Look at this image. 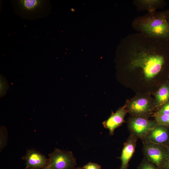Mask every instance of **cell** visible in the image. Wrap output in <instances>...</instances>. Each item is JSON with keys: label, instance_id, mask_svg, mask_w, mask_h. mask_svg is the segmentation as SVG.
Here are the masks:
<instances>
[{"label": "cell", "instance_id": "obj_1", "mask_svg": "<svg viewBox=\"0 0 169 169\" xmlns=\"http://www.w3.org/2000/svg\"><path fill=\"white\" fill-rule=\"evenodd\" d=\"M120 49L125 57L126 68L141 71L147 79L156 76L169 62V45L139 33L127 36Z\"/></svg>", "mask_w": 169, "mask_h": 169}, {"label": "cell", "instance_id": "obj_2", "mask_svg": "<svg viewBox=\"0 0 169 169\" xmlns=\"http://www.w3.org/2000/svg\"><path fill=\"white\" fill-rule=\"evenodd\" d=\"M131 26L138 33L169 45V22L164 11L147 13L137 16L132 20Z\"/></svg>", "mask_w": 169, "mask_h": 169}, {"label": "cell", "instance_id": "obj_3", "mask_svg": "<svg viewBox=\"0 0 169 169\" xmlns=\"http://www.w3.org/2000/svg\"><path fill=\"white\" fill-rule=\"evenodd\" d=\"M16 13L21 18L28 19L42 18L49 13V1L41 0H19L13 2Z\"/></svg>", "mask_w": 169, "mask_h": 169}, {"label": "cell", "instance_id": "obj_4", "mask_svg": "<svg viewBox=\"0 0 169 169\" xmlns=\"http://www.w3.org/2000/svg\"><path fill=\"white\" fill-rule=\"evenodd\" d=\"M142 143L144 157L159 169H162L167 156V145L148 141H143Z\"/></svg>", "mask_w": 169, "mask_h": 169}, {"label": "cell", "instance_id": "obj_5", "mask_svg": "<svg viewBox=\"0 0 169 169\" xmlns=\"http://www.w3.org/2000/svg\"><path fill=\"white\" fill-rule=\"evenodd\" d=\"M47 165L52 169H72L76 164L72 152L55 148L49 155Z\"/></svg>", "mask_w": 169, "mask_h": 169}, {"label": "cell", "instance_id": "obj_6", "mask_svg": "<svg viewBox=\"0 0 169 169\" xmlns=\"http://www.w3.org/2000/svg\"><path fill=\"white\" fill-rule=\"evenodd\" d=\"M157 124L155 120H149L147 118L141 116H132L128 120V128L130 134L142 141Z\"/></svg>", "mask_w": 169, "mask_h": 169}, {"label": "cell", "instance_id": "obj_7", "mask_svg": "<svg viewBox=\"0 0 169 169\" xmlns=\"http://www.w3.org/2000/svg\"><path fill=\"white\" fill-rule=\"evenodd\" d=\"M128 112L132 116L147 118L152 113L153 107L149 100L140 98L133 100L126 105Z\"/></svg>", "mask_w": 169, "mask_h": 169}, {"label": "cell", "instance_id": "obj_8", "mask_svg": "<svg viewBox=\"0 0 169 169\" xmlns=\"http://www.w3.org/2000/svg\"><path fill=\"white\" fill-rule=\"evenodd\" d=\"M143 141L165 145L169 144V126L158 123L148 133Z\"/></svg>", "mask_w": 169, "mask_h": 169}, {"label": "cell", "instance_id": "obj_9", "mask_svg": "<svg viewBox=\"0 0 169 169\" xmlns=\"http://www.w3.org/2000/svg\"><path fill=\"white\" fill-rule=\"evenodd\" d=\"M138 139L136 136L130 134L124 143L120 157L121 165L119 169H128L129 162L135 152Z\"/></svg>", "mask_w": 169, "mask_h": 169}, {"label": "cell", "instance_id": "obj_10", "mask_svg": "<svg viewBox=\"0 0 169 169\" xmlns=\"http://www.w3.org/2000/svg\"><path fill=\"white\" fill-rule=\"evenodd\" d=\"M127 112L125 105L115 113L112 112L108 119L103 122L104 127L109 130L110 135H113L115 130L124 122V117Z\"/></svg>", "mask_w": 169, "mask_h": 169}, {"label": "cell", "instance_id": "obj_11", "mask_svg": "<svg viewBox=\"0 0 169 169\" xmlns=\"http://www.w3.org/2000/svg\"><path fill=\"white\" fill-rule=\"evenodd\" d=\"M24 158L25 161L26 169H42L47 164L48 159L45 156L34 150L31 149L28 151Z\"/></svg>", "mask_w": 169, "mask_h": 169}, {"label": "cell", "instance_id": "obj_12", "mask_svg": "<svg viewBox=\"0 0 169 169\" xmlns=\"http://www.w3.org/2000/svg\"><path fill=\"white\" fill-rule=\"evenodd\" d=\"M132 3L137 10L146 11L147 13L157 11L166 4L163 0H134Z\"/></svg>", "mask_w": 169, "mask_h": 169}, {"label": "cell", "instance_id": "obj_13", "mask_svg": "<svg viewBox=\"0 0 169 169\" xmlns=\"http://www.w3.org/2000/svg\"><path fill=\"white\" fill-rule=\"evenodd\" d=\"M156 105L161 108L169 101V85L164 84L161 86L156 92Z\"/></svg>", "mask_w": 169, "mask_h": 169}, {"label": "cell", "instance_id": "obj_14", "mask_svg": "<svg viewBox=\"0 0 169 169\" xmlns=\"http://www.w3.org/2000/svg\"><path fill=\"white\" fill-rule=\"evenodd\" d=\"M154 116L155 120L158 124L169 126V115H158Z\"/></svg>", "mask_w": 169, "mask_h": 169}, {"label": "cell", "instance_id": "obj_15", "mask_svg": "<svg viewBox=\"0 0 169 169\" xmlns=\"http://www.w3.org/2000/svg\"><path fill=\"white\" fill-rule=\"evenodd\" d=\"M137 169H159L144 157L138 166Z\"/></svg>", "mask_w": 169, "mask_h": 169}, {"label": "cell", "instance_id": "obj_16", "mask_svg": "<svg viewBox=\"0 0 169 169\" xmlns=\"http://www.w3.org/2000/svg\"><path fill=\"white\" fill-rule=\"evenodd\" d=\"M6 130L4 127H1L0 130V147L2 150L6 145L7 142Z\"/></svg>", "mask_w": 169, "mask_h": 169}, {"label": "cell", "instance_id": "obj_17", "mask_svg": "<svg viewBox=\"0 0 169 169\" xmlns=\"http://www.w3.org/2000/svg\"><path fill=\"white\" fill-rule=\"evenodd\" d=\"M158 115H169V102L163 105L154 114V116Z\"/></svg>", "mask_w": 169, "mask_h": 169}, {"label": "cell", "instance_id": "obj_18", "mask_svg": "<svg viewBox=\"0 0 169 169\" xmlns=\"http://www.w3.org/2000/svg\"><path fill=\"white\" fill-rule=\"evenodd\" d=\"M84 169H101L100 166L98 164L92 162H90L84 166Z\"/></svg>", "mask_w": 169, "mask_h": 169}, {"label": "cell", "instance_id": "obj_19", "mask_svg": "<svg viewBox=\"0 0 169 169\" xmlns=\"http://www.w3.org/2000/svg\"><path fill=\"white\" fill-rule=\"evenodd\" d=\"M168 146V152L166 161L162 169H169V144Z\"/></svg>", "mask_w": 169, "mask_h": 169}, {"label": "cell", "instance_id": "obj_20", "mask_svg": "<svg viewBox=\"0 0 169 169\" xmlns=\"http://www.w3.org/2000/svg\"><path fill=\"white\" fill-rule=\"evenodd\" d=\"M167 19L169 22V9L164 11Z\"/></svg>", "mask_w": 169, "mask_h": 169}, {"label": "cell", "instance_id": "obj_21", "mask_svg": "<svg viewBox=\"0 0 169 169\" xmlns=\"http://www.w3.org/2000/svg\"><path fill=\"white\" fill-rule=\"evenodd\" d=\"M42 169H52L51 167L46 165Z\"/></svg>", "mask_w": 169, "mask_h": 169}, {"label": "cell", "instance_id": "obj_22", "mask_svg": "<svg viewBox=\"0 0 169 169\" xmlns=\"http://www.w3.org/2000/svg\"><path fill=\"white\" fill-rule=\"evenodd\" d=\"M75 169H84L83 168L78 167Z\"/></svg>", "mask_w": 169, "mask_h": 169}, {"label": "cell", "instance_id": "obj_23", "mask_svg": "<svg viewBox=\"0 0 169 169\" xmlns=\"http://www.w3.org/2000/svg\"><path fill=\"white\" fill-rule=\"evenodd\" d=\"M26 169H38L33 168H29Z\"/></svg>", "mask_w": 169, "mask_h": 169}, {"label": "cell", "instance_id": "obj_24", "mask_svg": "<svg viewBox=\"0 0 169 169\" xmlns=\"http://www.w3.org/2000/svg\"></svg>", "mask_w": 169, "mask_h": 169}]
</instances>
